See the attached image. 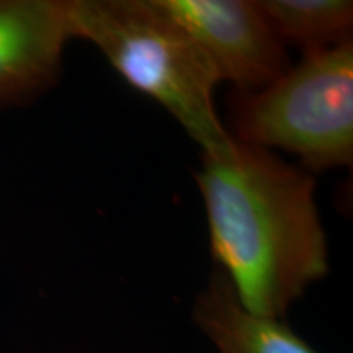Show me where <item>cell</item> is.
<instances>
[{"label": "cell", "instance_id": "obj_1", "mask_svg": "<svg viewBox=\"0 0 353 353\" xmlns=\"http://www.w3.org/2000/svg\"><path fill=\"white\" fill-rule=\"evenodd\" d=\"M195 180L218 270L247 311L280 319L329 272L312 175L234 139L223 151L201 154Z\"/></svg>", "mask_w": 353, "mask_h": 353}, {"label": "cell", "instance_id": "obj_2", "mask_svg": "<svg viewBox=\"0 0 353 353\" xmlns=\"http://www.w3.org/2000/svg\"><path fill=\"white\" fill-rule=\"evenodd\" d=\"M70 38L92 43L128 85L165 108L203 152L234 143L221 121V81L190 33L157 0H68Z\"/></svg>", "mask_w": 353, "mask_h": 353}, {"label": "cell", "instance_id": "obj_3", "mask_svg": "<svg viewBox=\"0 0 353 353\" xmlns=\"http://www.w3.org/2000/svg\"><path fill=\"white\" fill-rule=\"evenodd\" d=\"M234 139L298 156L304 170L353 162V39L303 54L280 79L229 100Z\"/></svg>", "mask_w": 353, "mask_h": 353}, {"label": "cell", "instance_id": "obj_4", "mask_svg": "<svg viewBox=\"0 0 353 353\" xmlns=\"http://www.w3.org/2000/svg\"><path fill=\"white\" fill-rule=\"evenodd\" d=\"M236 92H257L288 70L286 46L257 0H157Z\"/></svg>", "mask_w": 353, "mask_h": 353}, {"label": "cell", "instance_id": "obj_5", "mask_svg": "<svg viewBox=\"0 0 353 353\" xmlns=\"http://www.w3.org/2000/svg\"><path fill=\"white\" fill-rule=\"evenodd\" d=\"M69 39L68 0H0V107L54 85Z\"/></svg>", "mask_w": 353, "mask_h": 353}, {"label": "cell", "instance_id": "obj_6", "mask_svg": "<svg viewBox=\"0 0 353 353\" xmlns=\"http://www.w3.org/2000/svg\"><path fill=\"white\" fill-rule=\"evenodd\" d=\"M193 321L219 353H316L280 319L247 311L221 270L196 298Z\"/></svg>", "mask_w": 353, "mask_h": 353}, {"label": "cell", "instance_id": "obj_7", "mask_svg": "<svg viewBox=\"0 0 353 353\" xmlns=\"http://www.w3.org/2000/svg\"><path fill=\"white\" fill-rule=\"evenodd\" d=\"M257 3L280 41L298 48L303 54L352 39L350 0H257Z\"/></svg>", "mask_w": 353, "mask_h": 353}]
</instances>
